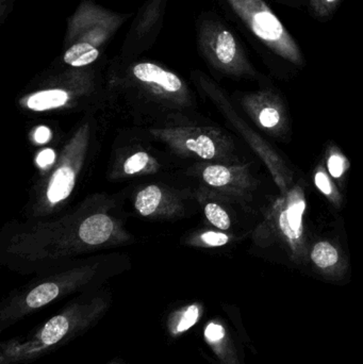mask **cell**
<instances>
[{
  "label": "cell",
  "mask_w": 363,
  "mask_h": 364,
  "mask_svg": "<svg viewBox=\"0 0 363 364\" xmlns=\"http://www.w3.org/2000/svg\"><path fill=\"white\" fill-rule=\"evenodd\" d=\"M188 149L202 159H213L220 153L219 145L210 136L200 134L196 138H191L185 142Z\"/></svg>",
  "instance_id": "9a60e30c"
},
{
  "label": "cell",
  "mask_w": 363,
  "mask_h": 364,
  "mask_svg": "<svg viewBox=\"0 0 363 364\" xmlns=\"http://www.w3.org/2000/svg\"><path fill=\"white\" fill-rule=\"evenodd\" d=\"M205 337L210 343H217L225 337V329L221 325L210 323L205 331Z\"/></svg>",
  "instance_id": "44dd1931"
},
{
  "label": "cell",
  "mask_w": 363,
  "mask_h": 364,
  "mask_svg": "<svg viewBox=\"0 0 363 364\" xmlns=\"http://www.w3.org/2000/svg\"><path fill=\"white\" fill-rule=\"evenodd\" d=\"M324 164H325L328 174L334 179L335 182H338L340 186H343L345 175L349 172L351 164H350L347 156L341 151L337 145H330L326 149Z\"/></svg>",
  "instance_id": "30bf717a"
},
{
  "label": "cell",
  "mask_w": 363,
  "mask_h": 364,
  "mask_svg": "<svg viewBox=\"0 0 363 364\" xmlns=\"http://www.w3.org/2000/svg\"><path fill=\"white\" fill-rule=\"evenodd\" d=\"M205 214H206L209 222L221 230H228L232 227V218H230L229 214L217 203H207L205 207Z\"/></svg>",
  "instance_id": "2e32d148"
},
{
  "label": "cell",
  "mask_w": 363,
  "mask_h": 364,
  "mask_svg": "<svg viewBox=\"0 0 363 364\" xmlns=\"http://www.w3.org/2000/svg\"><path fill=\"white\" fill-rule=\"evenodd\" d=\"M341 0H310L311 10L318 18H327L334 14Z\"/></svg>",
  "instance_id": "e0dca14e"
},
{
  "label": "cell",
  "mask_w": 363,
  "mask_h": 364,
  "mask_svg": "<svg viewBox=\"0 0 363 364\" xmlns=\"http://www.w3.org/2000/svg\"><path fill=\"white\" fill-rule=\"evenodd\" d=\"M112 364H121V363H119V361H115V363H113Z\"/></svg>",
  "instance_id": "cb8c5ba5"
},
{
  "label": "cell",
  "mask_w": 363,
  "mask_h": 364,
  "mask_svg": "<svg viewBox=\"0 0 363 364\" xmlns=\"http://www.w3.org/2000/svg\"><path fill=\"white\" fill-rule=\"evenodd\" d=\"M211 57L220 68L234 75H255L234 34L223 26H215L208 36Z\"/></svg>",
  "instance_id": "277c9868"
},
{
  "label": "cell",
  "mask_w": 363,
  "mask_h": 364,
  "mask_svg": "<svg viewBox=\"0 0 363 364\" xmlns=\"http://www.w3.org/2000/svg\"><path fill=\"white\" fill-rule=\"evenodd\" d=\"M202 240L207 245L219 247V246L229 243L230 237L229 235L220 232V231H208V232L202 233Z\"/></svg>",
  "instance_id": "ffe728a7"
},
{
  "label": "cell",
  "mask_w": 363,
  "mask_h": 364,
  "mask_svg": "<svg viewBox=\"0 0 363 364\" xmlns=\"http://www.w3.org/2000/svg\"><path fill=\"white\" fill-rule=\"evenodd\" d=\"M311 263L319 271L334 274L343 267V252L335 242L319 240L311 246L308 252Z\"/></svg>",
  "instance_id": "8992f818"
},
{
  "label": "cell",
  "mask_w": 363,
  "mask_h": 364,
  "mask_svg": "<svg viewBox=\"0 0 363 364\" xmlns=\"http://www.w3.org/2000/svg\"><path fill=\"white\" fill-rule=\"evenodd\" d=\"M202 178L208 186L226 191L240 198H251L259 181L254 178L245 166L215 164L205 168Z\"/></svg>",
  "instance_id": "5b68a950"
},
{
  "label": "cell",
  "mask_w": 363,
  "mask_h": 364,
  "mask_svg": "<svg viewBox=\"0 0 363 364\" xmlns=\"http://www.w3.org/2000/svg\"><path fill=\"white\" fill-rule=\"evenodd\" d=\"M67 100L68 94L63 90H46L30 96L27 100V107L33 111H46L60 108L64 106Z\"/></svg>",
  "instance_id": "8fae6325"
},
{
  "label": "cell",
  "mask_w": 363,
  "mask_h": 364,
  "mask_svg": "<svg viewBox=\"0 0 363 364\" xmlns=\"http://www.w3.org/2000/svg\"><path fill=\"white\" fill-rule=\"evenodd\" d=\"M134 74L139 80L157 85L168 93H176L183 87V82L176 75L163 70L156 64H136L134 68Z\"/></svg>",
  "instance_id": "52a82bcc"
},
{
  "label": "cell",
  "mask_w": 363,
  "mask_h": 364,
  "mask_svg": "<svg viewBox=\"0 0 363 364\" xmlns=\"http://www.w3.org/2000/svg\"><path fill=\"white\" fill-rule=\"evenodd\" d=\"M228 2L249 30L273 53L294 65H304V55L298 43L264 0Z\"/></svg>",
  "instance_id": "7a4b0ae2"
},
{
  "label": "cell",
  "mask_w": 363,
  "mask_h": 364,
  "mask_svg": "<svg viewBox=\"0 0 363 364\" xmlns=\"http://www.w3.org/2000/svg\"><path fill=\"white\" fill-rule=\"evenodd\" d=\"M149 157L146 153H136L129 158L124 164V170L126 174L134 175L144 170L145 166L148 164Z\"/></svg>",
  "instance_id": "d6986e66"
},
{
  "label": "cell",
  "mask_w": 363,
  "mask_h": 364,
  "mask_svg": "<svg viewBox=\"0 0 363 364\" xmlns=\"http://www.w3.org/2000/svg\"><path fill=\"white\" fill-rule=\"evenodd\" d=\"M51 132L49 128L45 127V126H40L34 132V140L40 144H44V143L48 142L50 139Z\"/></svg>",
  "instance_id": "603a6c76"
},
{
  "label": "cell",
  "mask_w": 363,
  "mask_h": 364,
  "mask_svg": "<svg viewBox=\"0 0 363 364\" xmlns=\"http://www.w3.org/2000/svg\"><path fill=\"white\" fill-rule=\"evenodd\" d=\"M55 159V151H53V149H47L38 154V158H36V164H38L40 168H47V166L53 164Z\"/></svg>",
  "instance_id": "7402d4cb"
},
{
  "label": "cell",
  "mask_w": 363,
  "mask_h": 364,
  "mask_svg": "<svg viewBox=\"0 0 363 364\" xmlns=\"http://www.w3.org/2000/svg\"><path fill=\"white\" fill-rule=\"evenodd\" d=\"M315 186L318 190L326 197L328 201L339 209L343 203V196L340 190L337 186L336 182L328 174L326 170L325 164L323 162L319 164L315 168V176H313Z\"/></svg>",
  "instance_id": "7c38bea8"
},
{
  "label": "cell",
  "mask_w": 363,
  "mask_h": 364,
  "mask_svg": "<svg viewBox=\"0 0 363 364\" xmlns=\"http://www.w3.org/2000/svg\"><path fill=\"white\" fill-rule=\"evenodd\" d=\"M243 106L256 125L269 136L281 138L287 134V109L276 92L264 89L249 94L243 98Z\"/></svg>",
  "instance_id": "3957f363"
},
{
  "label": "cell",
  "mask_w": 363,
  "mask_h": 364,
  "mask_svg": "<svg viewBox=\"0 0 363 364\" xmlns=\"http://www.w3.org/2000/svg\"><path fill=\"white\" fill-rule=\"evenodd\" d=\"M106 306L102 303L76 305L49 318L25 341L12 340L1 346V364L33 360L53 348L68 343L99 320Z\"/></svg>",
  "instance_id": "6da1fadb"
},
{
  "label": "cell",
  "mask_w": 363,
  "mask_h": 364,
  "mask_svg": "<svg viewBox=\"0 0 363 364\" xmlns=\"http://www.w3.org/2000/svg\"><path fill=\"white\" fill-rule=\"evenodd\" d=\"M200 314V307L197 305H192L187 308L181 314L180 320L177 322L175 333H183V331L191 328L197 322Z\"/></svg>",
  "instance_id": "ac0fdd59"
},
{
  "label": "cell",
  "mask_w": 363,
  "mask_h": 364,
  "mask_svg": "<svg viewBox=\"0 0 363 364\" xmlns=\"http://www.w3.org/2000/svg\"><path fill=\"white\" fill-rule=\"evenodd\" d=\"M99 51L89 43H77L66 50L64 62L74 68H81L97 60Z\"/></svg>",
  "instance_id": "4fadbf2b"
},
{
  "label": "cell",
  "mask_w": 363,
  "mask_h": 364,
  "mask_svg": "<svg viewBox=\"0 0 363 364\" xmlns=\"http://www.w3.org/2000/svg\"><path fill=\"white\" fill-rule=\"evenodd\" d=\"M113 232V222L104 214H95L83 220L79 227V237L83 243L99 245L110 239Z\"/></svg>",
  "instance_id": "ba28073f"
},
{
  "label": "cell",
  "mask_w": 363,
  "mask_h": 364,
  "mask_svg": "<svg viewBox=\"0 0 363 364\" xmlns=\"http://www.w3.org/2000/svg\"><path fill=\"white\" fill-rule=\"evenodd\" d=\"M76 175L70 166H62L55 171L47 188V198L51 203H58L70 196L74 188Z\"/></svg>",
  "instance_id": "9c48e42d"
},
{
  "label": "cell",
  "mask_w": 363,
  "mask_h": 364,
  "mask_svg": "<svg viewBox=\"0 0 363 364\" xmlns=\"http://www.w3.org/2000/svg\"><path fill=\"white\" fill-rule=\"evenodd\" d=\"M161 190L157 186H149L139 193L136 199V208L142 215L148 216L159 207L161 203Z\"/></svg>",
  "instance_id": "5bb4252c"
}]
</instances>
